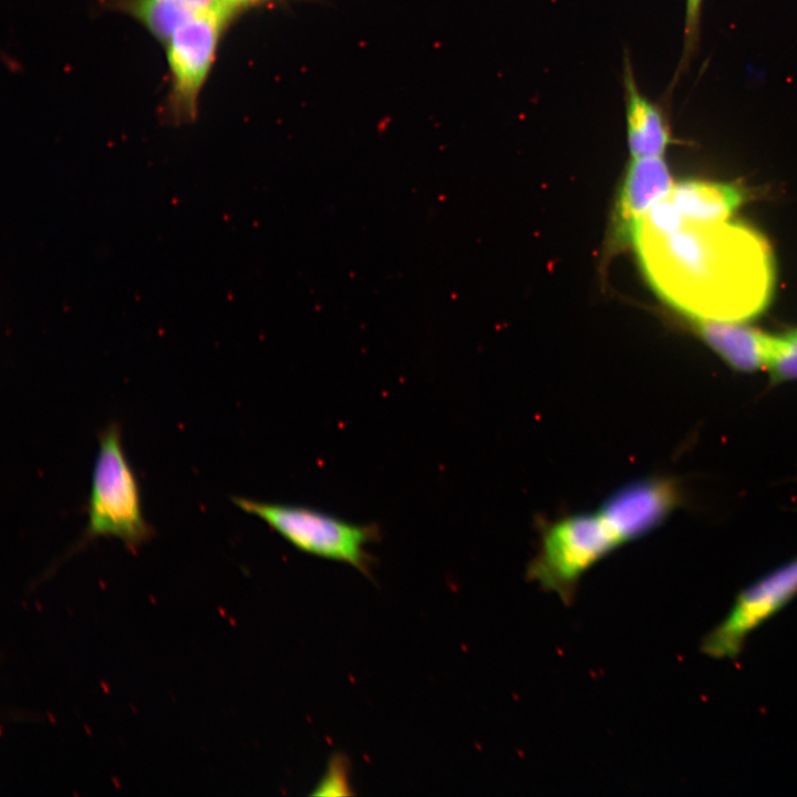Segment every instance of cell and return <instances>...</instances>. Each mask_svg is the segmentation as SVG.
I'll use <instances>...</instances> for the list:
<instances>
[{
  "label": "cell",
  "instance_id": "6da1fadb",
  "mask_svg": "<svg viewBox=\"0 0 797 797\" xmlns=\"http://www.w3.org/2000/svg\"><path fill=\"white\" fill-rule=\"evenodd\" d=\"M632 244L653 290L690 321L743 323L772 300L770 246L743 222L687 219L666 195L640 219Z\"/></svg>",
  "mask_w": 797,
  "mask_h": 797
},
{
  "label": "cell",
  "instance_id": "7a4b0ae2",
  "mask_svg": "<svg viewBox=\"0 0 797 797\" xmlns=\"http://www.w3.org/2000/svg\"><path fill=\"white\" fill-rule=\"evenodd\" d=\"M539 545L528 567L529 578L570 602L582 576L625 545L605 515L596 511L539 519Z\"/></svg>",
  "mask_w": 797,
  "mask_h": 797
},
{
  "label": "cell",
  "instance_id": "3957f363",
  "mask_svg": "<svg viewBox=\"0 0 797 797\" xmlns=\"http://www.w3.org/2000/svg\"><path fill=\"white\" fill-rule=\"evenodd\" d=\"M97 439L99 452L86 503L89 520L81 542L112 536L135 552L155 530L143 516L139 486L125 456L118 423L111 422Z\"/></svg>",
  "mask_w": 797,
  "mask_h": 797
},
{
  "label": "cell",
  "instance_id": "277c9868",
  "mask_svg": "<svg viewBox=\"0 0 797 797\" xmlns=\"http://www.w3.org/2000/svg\"><path fill=\"white\" fill-rule=\"evenodd\" d=\"M234 504L265 521L296 549L350 565L371 575L373 558L366 547L380 539L375 524H353L310 507L232 497Z\"/></svg>",
  "mask_w": 797,
  "mask_h": 797
},
{
  "label": "cell",
  "instance_id": "5b68a950",
  "mask_svg": "<svg viewBox=\"0 0 797 797\" xmlns=\"http://www.w3.org/2000/svg\"><path fill=\"white\" fill-rule=\"evenodd\" d=\"M229 15L224 7L197 14L183 23L166 42L170 72L168 110L174 122L195 118L198 95Z\"/></svg>",
  "mask_w": 797,
  "mask_h": 797
},
{
  "label": "cell",
  "instance_id": "8992f818",
  "mask_svg": "<svg viewBox=\"0 0 797 797\" xmlns=\"http://www.w3.org/2000/svg\"><path fill=\"white\" fill-rule=\"evenodd\" d=\"M797 596V557L741 590L726 617L702 639L701 652L712 659L737 658L759 625Z\"/></svg>",
  "mask_w": 797,
  "mask_h": 797
},
{
  "label": "cell",
  "instance_id": "52a82bcc",
  "mask_svg": "<svg viewBox=\"0 0 797 797\" xmlns=\"http://www.w3.org/2000/svg\"><path fill=\"white\" fill-rule=\"evenodd\" d=\"M681 503L679 484L673 478L655 476L622 486L599 508L628 544L661 525Z\"/></svg>",
  "mask_w": 797,
  "mask_h": 797
},
{
  "label": "cell",
  "instance_id": "ba28073f",
  "mask_svg": "<svg viewBox=\"0 0 797 797\" xmlns=\"http://www.w3.org/2000/svg\"><path fill=\"white\" fill-rule=\"evenodd\" d=\"M673 185L662 157L632 158L612 218V239L617 246L632 244L640 219Z\"/></svg>",
  "mask_w": 797,
  "mask_h": 797
},
{
  "label": "cell",
  "instance_id": "9c48e42d",
  "mask_svg": "<svg viewBox=\"0 0 797 797\" xmlns=\"http://www.w3.org/2000/svg\"><path fill=\"white\" fill-rule=\"evenodd\" d=\"M622 80L631 157H662L671 142L669 125L662 110L641 92L629 55L623 61Z\"/></svg>",
  "mask_w": 797,
  "mask_h": 797
},
{
  "label": "cell",
  "instance_id": "30bf717a",
  "mask_svg": "<svg viewBox=\"0 0 797 797\" xmlns=\"http://www.w3.org/2000/svg\"><path fill=\"white\" fill-rule=\"evenodd\" d=\"M691 322L698 337L733 369L752 372L765 366L768 334L742 323Z\"/></svg>",
  "mask_w": 797,
  "mask_h": 797
},
{
  "label": "cell",
  "instance_id": "8fae6325",
  "mask_svg": "<svg viewBox=\"0 0 797 797\" xmlns=\"http://www.w3.org/2000/svg\"><path fill=\"white\" fill-rule=\"evenodd\" d=\"M679 213L697 221L728 220L744 201V190L733 184L683 180L667 194Z\"/></svg>",
  "mask_w": 797,
  "mask_h": 797
},
{
  "label": "cell",
  "instance_id": "7c38bea8",
  "mask_svg": "<svg viewBox=\"0 0 797 797\" xmlns=\"http://www.w3.org/2000/svg\"><path fill=\"white\" fill-rule=\"evenodd\" d=\"M121 8L163 42H167L183 23L195 17L178 0H121Z\"/></svg>",
  "mask_w": 797,
  "mask_h": 797
},
{
  "label": "cell",
  "instance_id": "4fadbf2b",
  "mask_svg": "<svg viewBox=\"0 0 797 797\" xmlns=\"http://www.w3.org/2000/svg\"><path fill=\"white\" fill-rule=\"evenodd\" d=\"M764 368L774 382L797 380V338L769 335Z\"/></svg>",
  "mask_w": 797,
  "mask_h": 797
},
{
  "label": "cell",
  "instance_id": "5bb4252c",
  "mask_svg": "<svg viewBox=\"0 0 797 797\" xmlns=\"http://www.w3.org/2000/svg\"><path fill=\"white\" fill-rule=\"evenodd\" d=\"M346 763L343 756L335 755L330 760L322 780L315 787L312 795H349L352 794L348 780Z\"/></svg>",
  "mask_w": 797,
  "mask_h": 797
},
{
  "label": "cell",
  "instance_id": "9a60e30c",
  "mask_svg": "<svg viewBox=\"0 0 797 797\" xmlns=\"http://www.w3.org/2000/svg\"><path fill=\"white\" fill-rule=\"evenodd\" d=\"M703 0H685V48L692 49L697 38Z\"/></svg>",
  "mask_w": 797,
  "mask_h": 797
},
{
  "label": "cell",
  "instance_id": "2e32d148",
  "mask_svg": "<svg viewBox=\"0 0 797 797\" xmlns=\"http://www.w3.org/2000/svg\"><path fill=\"white\" fill-rule=\"evenodd\" d=\"M256 0H220L222 7L231 14L234 11L253 2Z\"/></svg>",
  "mask_w": 797,
  "mask_h": 797
},
{
  "label": "cell",
  "instance_id": "e0dca14e",
  "mask_svg": "<svg viewBox=\"0 0 797 797\" xmlns=\"http://www.w3.org/2000/svg\"><path fill=\"white\" fill-rule=\"evenodd\" d=\"M793 337L797 338V330H793L789 332Z\"/></svg>",
  "mask_w": 797,
  "mask_h": 797
}]
</instances>
